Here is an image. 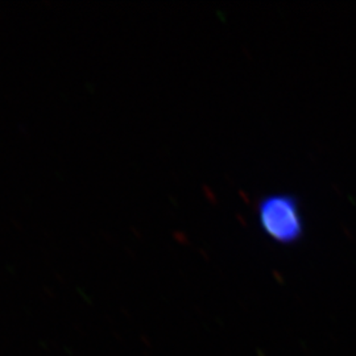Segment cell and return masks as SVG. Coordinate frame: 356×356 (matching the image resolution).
<instances>
[{"label":"cell","mask_w":356,"mask_h":356,"mask_svg":"<svg viewBox=\"0 0 356 356\" xmlns=\"http://www.w3.org/2000/svg\"><path fill=\"white\" fill-rule=\"evenodd\" d=\"M257 220L270 241L284 245L300 242L305 234L300 201L289 193L264 195L257 204Z\"/></svg>","instance_id":"cell-1"}]
</instances>
